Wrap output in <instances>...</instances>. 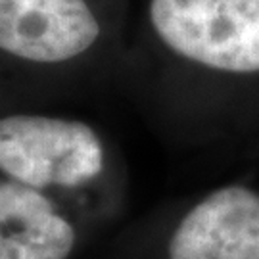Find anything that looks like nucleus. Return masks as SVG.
Returning a JSON list of instances; mask_svg holds the SVG:
<instances>
[{"instance_id":"1","label":"nucleus","mask_w":259,"mask_h":259,"mask_svg":"<svg viewBox=\"0 0 259 259\" xmlns=\"http://www.w3.org/2000/svg\"><path fill=\"white\" fill-rule=\"evenodd\" d=\"M159 42L215 79H259V0H150Z\"/></svg>"},{"instance_id":"2","label":"nucleus","mask_w":259,"mask_h":259,"mask_svg":"<svg viewBox=\"0 0 259 259\" xmlns=\"http://www.w3.org/2000/svg\"><path fill=\"white\" fill-rule=\"evenodd\" d=\"M106 165L96 131L83 121L16 113L0 117V171L33 188H75Z\"/></svg>"},{"instance_id":"3","label":"nucleus","mask_w":259,"mask_h":259,"mask_svg":"<svg viewBox=\"0 0 259 259\" xmlns=\"http://www.w3.org/2000/svg\"><path fill=\"white\" fill-rule=\"evenodd\" d=\"M102 35L87 0H0V50L62 64L89 52Z\"/></svg>"},{"instance_id":"4","label":"nucleus","mask_w":259,"mask_h":259,"mask_svg":"<svg viewBox=\"0 0 259 259\" xmlns=\"http://www.w3.org/2000/svg\"><path fill=\"white\" fill-rule=\"evenodd\" d=\"M167 259H259V192L225 185L205 194L177 225Z\"/></svg>"},{"instance_id":"5","label":"nucleus","mask_w":259,"mask_h":259,"mask_svg":"<svg viewBox=\"0 0 259 259\" xmlns=\"http://www.w3.org/2000/svg\"><path fill=\"white\" fill-rule=\"evenodd\" d=\"M75 229L38 188L0 181V259H67Z\"/></svg>"}]
</instances>
